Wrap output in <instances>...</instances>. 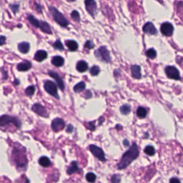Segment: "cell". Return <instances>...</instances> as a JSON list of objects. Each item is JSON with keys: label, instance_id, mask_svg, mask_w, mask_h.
I'll return each instance as SVG.
<instances>
[{"label": "cell", "instance_id": "cell-1", "mask_svg": "<svg viewBox=\"0 0 183 183\" xmlns=\"http://www.w3.org/2000/svg\"><path fill=\"white\" fill-rule=\"evenodd\" d=\"M139 153L138 147L137 144L134 143L126 152L124 153L121 160L117 165L118 170H123L128 167L132 163V162L137 159V157L139 156Z\"/></svg>", "mask_w": 183, "mask_h": 183}, {"label": "cell", "instance_id": "cell-2", "mask_svg": "<svg viewBox=\"0 0 183 183\" xmlns=\"http://www.w3.org/2000/svg\"><path fill=\"white\" fill-rule=\"evenodd\" d=\"M50 11L51 12L52 15L53 16L54 20L57 22L62 27H67L69 24V21L64 17L62 13H60L58 10L54 7H50Z\"/></svg>", "mask_w": 183, "mask_h": 183}, {"label": "cell", "instance_id": "cell-3", "mask_svg": "<svg viewBox=\"0 0 183 183\" xmlns=\"http://www.w3.org/2000/svg\"><path fill=\"white\" fill-rule=\"evenodd\" d=\"M10 124H14L15 126H16L17 128L20 127V122L17 118L13 117H10L8 115H4L1 116L0 117V128H6Z\"/></svg>", "mask_w": 183, "mask_h": 183}, {"label": "cell", "instance_id": "cell-4", "mask_svg": "<svg viewBox=\"0 0 183 183\" xmlns=\"http://www.w3.org/2000/svg\"><path fill=\"white\" fill-rule=\"evenodd\" d=\"M95 55L97 58L99 60L104 61V62H110V56H109V52L107 50V49L105 47L102 46L100 47L97 50H96Z\"/></svg>", "mask_w": 183, "mask_h": 183}, {"label": "cell", "instance_id": "cell-5", "mask_svg": "<svg viewBox=\"0 0 183 183\" xmlns=\"http://www.w3.org/2000/svg\"><path fill=\"white\" fill-rule=\"evenodd\" d=\"M44 90L48 92L50 95H51L57 99H59L58 94H57V87L53 82L52 81H46L44 82Z\"/></svg>", "mask_w": 183, "mask_h": 183}, {"label": "cell", "instance_id": "cell-6", "mask_svg": "<svg viewBox=\"0 0 183 183\" xmlns=\"http://www.w3.org/2000/svg\"><path fill=\"white\" fill-rule=\"evenodd\" d=\"M90 150L92 154L94 155V156L96 157L98 160H100V161L102 162L106 161L104 153L101 148L97 147V146L96 145H94V144H92V145L90 146Z\"/></svg>", "mask_w": 183, "mask_h": 183}, {"label": "cell", "instance_id": "cell-7", "mask_svg": "<svg viewBox=\"0 0 183 183\" xmlns=\"http://www.w3.org/2000/svg\"><path fill=\"white\" fill-rule=\"evenodd\" d=\"M165 72H166L167 77L170 79H174L175 80L180 79L179 72L176 67H172V66H168L165 68Z\"/></svg>", "mask_w": 183, "mask_h": 183}, {"label": "cell", "instance_id": "cell-8", "mask_svg": "<svg viewBox=\"0 0 183 183\" xmlns=\"http://www.w3.org/2000/svg\"><path fill=\"white\" fill-rule=\"evenodd\" d=\"M64 126H65V122L63 120L60 118L55 119L52 122V128L55 132H59L63 130Z\"/></svg>", "mask_w": 183, "mask_h": 183}, {"label": "cell", "instance_id": "cell-9", "mask_svg": "<svg viewBox=\"0 0 183 183\" xmlns=\"http://www.w3.org/2000/svg\"><path fill=\"white\" fill-rule=\"evenodd\" d=\"M32 110L42 117H48V112L46 108L43 107L40 104H35L32 106Z\"/></svg>", "mask_w": 183, "mask_h": 183}, {"label": "cell", "instance_id": "cell-10", "mask_svg": "<svg viewBox=\"0 0 183 183\" xmlns=\"http://www.w3.org/2000/svg\"><path fill=\"white\" fill-rule=\"evenodd\" d=\"M49 74H50V77H53L54 79L56 80V82H57V86L59 87V88H60L62 91H64V89H65V87H64V83L63 80L61 78V77L59 75L57 72H53V71H50V72H49Z\"/></svg>", "mask_w": 183, "mask_h": 183}, {"label": "cell", "instance_id": "cell-11", "mask_svg": "<svg viewBox=\"0 0 183 183\" xmlns=\"http://www.w3.org/2000/svg\"><path fill=\"white\" fill-rule=\"evenodd\" d=\"M85 5H86V9L87 12L92 16H95L97 13V4L95 1L92 0H88V1H85Z\"/></svg>", "mask_w": 183, "mask_h": 183}, {"label": "cell", "instance_id": "cell-12", "mask_svg": "<svg viewBox=\"0 0 183 183\" xmlns=\"http://www.w3.org/2000/svg\"><path fill=\"white\" fill-rule=\"evenodd\" d=\"M161 32L164 35L171 36L173 32V26L170 22H165L161 25Z\"/></svg>", "mask_w": 183, "mask_h": 183}, {"label": "cell", "instance_id": "cell-13", "mask_svg": "<svg viewBox=\"0 0 183 183\" xmlns=\"http://www.w3.org/2000/svg\"><path fill=\"white\" fill-rule=\"evenodd\" d=\"M143 31L144 32L147 33L148 34H151V35L156 34L157 32L155 27L151 22H147V23L144 24L143 27Z\"/></svg>", "mask_w": 183, "mask_h": 183}, {"label": "cell", "instance_id": "cell-14", "mask_svg": "<svg viewBox=\"0 0 183 183\" xmlns=\"http://www.w3.org/2000/svg\"><path fill=\"white\" fill-rule=\"evenodd\" d=\"M132 75L135 79H140L141 76V68L139 65H132L131 67Z\"/></svg>", "mask_w": 183, "mask_h": 183}, {"label": "cell", "instance_id": "cell-15", "mask_svg": "<svg viewBox=\"0 0 183 183\" xmlns=\"http://www.w3.org/2000/svg\"><path fill=\"white\" fill-rule=\"evenodd\" d=\"M47 57V53L44 50H39L36 52L34 55V59L38 62H42Z\"/></svg>", "mask_w": 183, "mask_h": 183}, {"label": "cell", "instance_id": "cell-16", "mask_svg": "<svg viewBox=\"0 0 183 183\" xmlns=\"http://www.w3.org/2000/svg\"><path fill=\"white\" fill-rule=\"evenodd\" d=\"M31 67H32V64L28 61L22 62L17 65V69L21 72H25V71L29 70Z\"/></svg>", "mask_w": 183, "mask_h": 183}, {"label": "cell", "instance_id": "cell-17", "mask_svg": "<svg viewBox=\"0 0 183 183\" xmlns=\"http://www.w3.org/2000/svg\"><path fill=\"white\" fill-rule=\"evenodd\" d=\"M79 171V168L78 167L77 163V162H72L71 163V165L68 167L67 172L68 175H72V174L76 173V172Z\"/></svg>", "mask_w": 183, "mask_h": 183}, {"label": "cell", "instance_id": "cell-18", "mask_svg": "<svg viewBox=\"0 0 183 183\" xmlns=\"http://www.w3.org/2000/svg\"><path fill=\"white\" fill-rule=\"evenodd\" d=\"M39 28H40V29H41L43 32L47 33V34H51L52 33L51 28H50V26L45 22H42V21L40 22Z\"/></svg>", "mask_w": 183, "mask_h": 183}, {"label": "cell", "instance_id": "cell-19", "mask_svg": "<svg viewBox=\"0 0 183 183\" xmlns=\"http://www.w3.org/2000/svg\"><path fill=\"white\" fill-rule=\"evenodd\" d=\"M77 69L79 72H86L88 69V64L85 61H79V62H78L77 64Z\"/></svg>", "mask_w": 183, "mask_h": 183}, {"label": "cell", "instance_id": "cell-20", "mask_svg": "<svg viewBox=\"0 0 183 183\" xmlns=\"http://www.w3.org/2000/svg\"><path fill=\"white\" fill-rule=\"evenodd\" d=\"M64 60L63 57H60V56H55L52 58V64L56 66V67H62L64 64Z\"/></svg>", "mask_w": 183, "mask_h": 183}, {"label": "cell", "instance_id": "cell-21", "mask_svg": "<svg viewBox=\"0 0 183 183\" xmlns=\"http://www.w3.org/2000/svg\"><path fill=\"white\" fill-rule=\"evenodd\" d=\"M39 163L41 166L44 167H47L51 165V161H50V160L47 157H44V156L39 158Z\"/></svg>", "mask_w": 183, "mask_h": 183}, {"label": "cell", "instance_id": "cell-22", "mask_svg": "<svg viewBox=\"0 0 183 183\" xmlns=\"http://www.w3.org/2000/svg\"><path fill=\"white\" fill-rule=\"evenodd\" d=\"M66 44H67L69 50H71V51H76V50L78 49V44L77 43V42L74 41V40H69V41H67L66 42Z\"/></svg>", "mask_w": 183, "mask_h": 183}, {"label": "cell", "instance_id": "cell-23", "mask_svg": "<svg viewBox=\"0 0 183 183\" xmlns=\"http://www.w3.org/2000/svg\"><path fill=\"white\" fill-rule=\"evenodd\" d=\"M29 44L27 42H22L19 44V50L22 52V53H27L29 50Z\"/></svg>", "mask_w": 183, "mask_h": 183}, {"label": "cell", "instance_id": "cell-24", "mask_svg": "<svg viewBox=\"0 0 183 183\" xmlns=\"http://www.w3.org/2000/svg\"><path fill=\"white\" fill-rule=\"evenodd\" d=\"M137 115L140 118H144L147 116V110L144 107H139L137 110Z\"/></svg>", "mask_w": 183, "mask_h": 183}, {"label": "cell", "instance_id": "cell-25", "mask_svg": "<svg viewBox=\"0 0 183 183\" xmlns=\"http://www.w3.org/2000/svg\"><path fill=\"white\" fill-rule=\"evenodd\" d=\"M85 89V82H81L77 84L75 86H74V91L77 92V93H78V92L83 91Z\"/></svg>", "mask_w": 183, "mask_h": 183}, {"label": "cell", "instance_id": "cell-26", "mask_svg": "<svg viewBox=\"0 0 183 183\" xmlns=\"http://www.w3.org/2000/svg\"><path fill=\"white\" fill-rule=\"evenodd\" d=\"M28 20H29V22H30L31 24H32L33 26H34L35 27H39V23L40 22L39 20H36V18H34V17L32 16V15H29L27 17Z\"/></svg>", "mask_w": 183, "mask_h": 183}, {"label": "cell", "instance_id": "cell-27", "mask_svg": "<svg viewBox=\"0 0 183 183\" xmlns=\"http://www.w3.org/2000/svg\"><path fill=\"white\" fill-rule=\"evenodd\" d=\"M131 111V108L128 104H124L120 107V112L123 114H128Z\"/></svg>", "mask_w": 183, "mask_h": 183}, {"label": "cell", "instance_id": "cell-28", "mask_svg": "<svg viewBox=\"0 0 183 183\" xmlns=\"http://www.w3.org/2000/svg\"><path fill=\"white\" fill-rule=\"evenodd\" d=\"M144 152H145L147 155L152 156L153 155H155V148L153 147L152 146L149 145L145 147V149H144Z\"/></svg>", "mask_w": 183, "mask_h": 183}, {"label": "cell", "instance_id": "cell-29", "mask_svg": "<svg viewBox=\"0 0 183 183\" xmlns=\"http://www.w3.org/2000/svg\"><path fill=\"white\" fill-rule=\"evenodd\" d=\"M96 178H97V177L93 172H88L86 175V179L89 182H95L96 181Z\"/></svg>", "mask_w": 183, "mask_h": 183}, {"label": "cell", "instance_id": "cell-30", "mask_svg": "<svg viewBox=\"0 0 183 183\" xmlns=\"http://www.w3.org/2000/svg\"><path fill=\"white\" fill-rule=\"evenodd\" d=\"M146 55L147 56V57H149V59H154L157 56L156 51L154 49H149L146 52Z\"/></svg>", "mask_w": 183, "mask_h": 183}, {"label": "cell", "instance_id": "cell-31", "mask_svg": "<svg viewBox=\"0 0 183 183\" xmlns=\"http://www.w3.org/2000/svg\"><path fill=\"white\" fill-rule=\"evenodd\" d=\"M34 91H35V87L32 85V86L28 87L26 89L25 93L27 96H32L34 95Z\"/></svg>", "mask_w": 183, "mask_h": 183}, {"label": "cell", "instance_id": "cell-32", "mask_svg": "<svg viewBox=\"0 0 183 183\" xmlns=\"http://www.w3.org/2000/svg\"><path fill=\"white\" fill-rule=\"evenodd\" d=\"M71 16H72V18L73 20H74L75 22H79L80 17H79V15L77 11H76V10L72 11V14H71Z\"/></svg>", "mask_w": 183, "mask_h": 183}, {"label": "cell", "instance_id": "cell-33", "mask_svg": "<svg viewBox=\"0 0 183 183\" xmlns=\"http://www.w3.org/2000/svg\"><path fill=\"white\" fill-rule=\"evenodd\" d=\"M100 72V69L99 67H97V66H93L91 68V69H90V73H91L92 75L93 76H96L97 75V74H99Z\"/></svg>", "mask_w": 183, "mask_h": 183}, {"label": "cell", "instance_id": "cell-34", "mask_svg": "<svg viewBox=\"0 0 183 183\" xmlns=\"http://www.w3.org/2000/svg\"><path fill=\"white\" fill-rule=\"evenodd\" d=\"M53 47L55 49H57V50H63V45H62V42H61L60 40H57V41L53 44Z\"/></svg>", "mask_w": 183, "mask_h": 183}, {"label": "cell", "instance_id": "cell-35", "mask_svg": "<svg viewBox=\"0 0 183 183\" xmlns=\"http://www.w3.org/2000/svg\"><path fill=\"white\" fill-rule=\"evenodd\" d=\"M112 183H119L120 182V176L117 174L116 175H114L112 177Z\"/></svg>", "mask_w": 183, "mask_h": 183}, {"label": "cell", "instance_id": "cell-36", "mask_svg": "<svg viewBox=\"0 0 183 183\" xmlns=\"http://www.w3.org/2000/svg\"><path fill=\"white\" fill-rule=\"evenodd\" d=\"M85 47L86 48L89 49V50H90V49L94 48L95 44H94V43L92 42V41H91V40H88V41H87L86 43H85Z\"/></svg>", "mask_w": 183, "mask_h": 183}, {"label": "cell", "instance_id": "cell-37", "mask_svg": "<svg viewBox=\"0 0 183 183\" xmlns=\"http://www.w3.org/2000/svg\"><path fill=\"white\" fill-rule=\"evenodd\" d=\"M170 183H181L180 180L177 177H172V178L170 179Z\"/></svg>", "mask_w": 183, "mask_h": 183}, {"label": "cell", "instance_id": "cell-38", "mask_svg": "<svg viewBox=\"0 0 183 183\" xmlns=\"http://www.w3.org/2000/svg\"><path fill=\"white\" fill-rule=\"evenodd\" d=\"M11 8L13 10V12H15V13H16L19 9V5H11Z\"/></svg>", "mask_w": 183, "mask_h": 183}, {"label": "cell", "instance_id": "cell-39", "mask_svg": "<svg viewBox=\"0 0 183 183\" xmlns=\"http://www.w3.org/2000/svg\"><path fill=\"white\" fill-rule=\"evenodd\" d=\"M5 41H6V38H5V36H0V46L4 44L5 43Z\"/></svg>", "mask_w": 183, "mask_h": 183}, {"label": "cell", "instance_id": "cell-40", "mask_svg": "<svg viewBox=\"0 0 183 183\" xmlns=\"http://www.w3.org/2000/svg\"><path fill=\"white\" fill-rule=\"evenodd\" d=\"M89 128L90 129V130H95V122H90L89 123Z\"/></svg>", "mask_w": 183, "mask_h": 183}, {"label": "cell", "instance_id": "cell-41", "mask_svg": "<svg viewBox=\"0 0 183 183\" xmlns=\"http://www.w3.org/2000/svg\"><path fill=\"white\" fill-rule=\"evenodd\" d=\"M73 131V127L72 126V125H69L67 128V132H72Z\"/></svg>", "mask_w": 183, "mask_h": 183}, {"label": "cell", "instance_id": "cell-42", "mask_svg": "<svg viewBox=\"0 0 183 183\" xmlns=\"http://www.w3.org/2000/svg\"><path fill=\"white\" fill-rule=\"evenodd\" d=\"M85 97H86V98H90V97H92V93L90 91L87 92V95H85Z\"/></svg>", "mask_w": 183, "mask_h": 183}, {"label": "cell", "instance_id": "cell-43", "mask_svg": "<svg viewBox=\"0 0 183 183\" xmlns=\"http://www.w3.org/2000/svg\"><path fill=\"white\" fill-rule=\"evenodd\" d=\"M123 144L125 146H129L130 142H129V141L128 140V139H125V140L123 141Z\"/></svg>", "mask_w": 183, "mask_h": 183}, {"label": "cell", "instance_id": "cell-44", "mask_svg": "<svg viewBox=\"0 0 183 183\" xmlns=\"http://www.w3.org/2000/svg\"><path fill=\"white\" fill-rule=\"evenodd\" d=\"M36 8L38 9V12H41L42 8H41V6H40V5L36 4Z\"/></svg>", "mask_w": 183, "mask_h": 183}]
</instances>
